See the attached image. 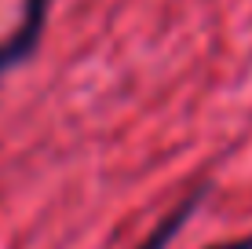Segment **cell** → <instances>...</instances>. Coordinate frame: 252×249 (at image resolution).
<instances>
[{
    "instance_id": "6da1fadb",
    "label": "cell",
    "mask_w": 252,
    "mask_h": 249,
    "mask_svg": "<svg viewBox=\"0 0 252 249\" xmlns=\"http://www.w3.org/2000/svg\"><path fill=\"white\" fill-rule=\"evenodd\" d=\"M44 22H48V0H26V11H22L19 30L0 44V77L11 70L15 63H22V59L33 55L40 33H44Z\"/></svg>"
},
{
    "instance_id": "7a4b0ae2",
    "label": "cell",
    "mask_w": 252,
    "mask_h": 249,
    "mask_svg": "<svg viewBox=\"0 0 252 249\" xmlns=\"http://www.w3.org/2000/svg\"><path fill=\"white\" fill-rule=\"evenodd\" d=\"M205 191H208V187H205V183H201V187H197V191H190V194H187V198H183V202H179V205H176V209H172V213H168V216H164V220H161V224H158V227H154V235H150V238H146V242H143V246H139V249H168V242H172V238H176V235H179V227H183V224H187V216H190V213H194V209H197V202H201V198H205Z\"/></svg>"
},
{
    "instance_id": "3957f363",
    "label": "cell",
    "mask_w": 252,
    "mask_h": 249,
    "mask_svg": "<svg viewBox=\"0 0 252 249\" xmlns=\"http://www.w3.org/2000/svg\"><path fill=\"white\" fill-rule=\"evenodd\" d=\"M208 249H252V235H249V238H234V242H220V246H208Z\"/></svg>"
}]
</instances>
